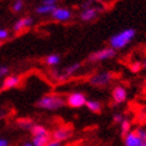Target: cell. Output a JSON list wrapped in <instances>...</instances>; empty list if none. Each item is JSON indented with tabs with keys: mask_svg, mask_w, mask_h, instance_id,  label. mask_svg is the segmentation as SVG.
Segmentation results:
<instances>
[{
	"mask_svg": "<svg viewBox=\"0 0 146 146\" xmlns=\"http://www.w3.org/2000/svg\"><path fill=\"white\" fill-rule=\"evenodd\" d=\"M135 37V30L134 29H125L122 31L117 33L116 35H114L109 40V44L110 48H113L114 50L116 49H122L127 44L131 43V41Z\"/></svg>",
	"mask_w": 146,
	"mask_h": 146,
	"instance_id": "cell-1",
	"label": "cell"
},
{
	"mask_svg": "<svg viewBox=\"0 0 146 146\" xmlns=\"http://www.w3.org/2000/svg\"><path fill=\"white\" fill-rule=\"evenodd\" d=\"M66 104V101L62 96L60 95H47L43 96L36 106L41 109H46V110H56V109L62 108Z\"/></svg>",
	"mask_w": 146,
	"mask_h": 146,
	"instance_id": "cell-2",
	"label": "cell"
},
{
	"mask_svg": "<svg viewBox=\"0 0 146 146\" xmlns=\"http://www.w3.org/2000/svg\"><path fill=\"white\" fill-rule=\"evenodd\" d=\"M111 82V74L108 72H102V73H97V74L90 77L89 83L96 88H104Z\"/></svg>",
	"mask_w": 146,
	"mask_h": 146,
	"instance_id": "cell-3",
	"label": "cell"
},
{
	"mask_svg": "<svg viewBox=\"0 0 146 146\" xmlns=\"http://www.w3.org/2000/svg\"><path fill=\"white\" fill-rule=\"evenodd\" d=\"M115 52L113 48H104V49H101L98 52H95L92 54H90L89 60L90 62H98V61H103V60L107 59H111L115 56Z\"/></svg>",
	"mask_w": 146,
	"mask_h": 146,
	"instance_id": "cell-4",
	"label": "cell"
},
{
	"mask_svg": "<svg viewBox=\"0 0 146 146\" xmlns=\"http://www.w3.org/2000/svg\"><path fill=\"white\" fill-rule=\"evenodd\" d=\"M86 96L82 92H73L70 94L66 98V103L71 108H82L86 103Z\"/></svg>",
	"mask_w": 146,
	"mask_h": 146,
	"instance_id": "cell-5",
	"label": "cell"
},
{
	"mask_svg": "<svg viewBox=\"0 0 146 146\" xmlns=\"http://www.w3.org/2000/svg\"><path fill=\"white\" fill-rule=\"evenodd\" d=\"M50 137L53 138V140L59 141V143H62L66 141L72 137V129L71 128H59L54 131Z\"/></svg>",
	"mask_w": 146,
	"mask_h": 146,
	"instance_id": "cell-6",
	"label": "cell"
},
{
	"mask_svg": "<svg viewBox=\"0 0 146 146\" xmlns=\"http://www.w3.org/2000/svg\"><path fill=\"white\" fill-rule=\"evenodd\" d=\"M123 140H125V146H138L141 143V139L138 134L137 128L131 131L128 134L123 138Z\"/></svg>",
	"mask_w": 146,
	"mask_h": 146,
	"instance_id": "cell-7",
	"label": "cell"
},
{
	"mask_svg": "<svg viewBox=\"0 0 146 146\" xmlns=\"http://www.w3.org/2000/svg\"><path fill=\"white\" fill-rule=\"evenodd\" d=\"M113 100L116 104H120V103H123L127 100V91L123 86H115L113 90Z\"/></svg>",
	"mask_w": 146,
	"mask_h": 146,
	"instance_id": "cell-8",
	"label": "cell"
},
{
	"mask_svg": "<svg viewBox=\"0 0 146 146\" xmlns=\"http://www.w3.org/2000/svg\"><path fill=\"white\" fill-rule=\"evenodd\" d=\"M52 16L54 19H56V21H68L70 18H71V11H68L67 9H55L53 12H52Z\"/></svg>",
	"mask_w": 146,
	"mask_h": 146,
	"instance_id": "cell-9",
	"label": "cell"
},
{
	"mask_svg": "<svg viewBox=\"0 0 146 146\" xmlns=\"http://www.w3.org/2000/svg\"><path fill=\"white\" fill-rule=\"evenodd\" d=\"M30 132H31L33 137H50V133L41 125H34L30 128Z\"/></svg>",
	"mask_w": 146,
	"mask_h": 146,
	"instance_id": "cell-10",
	"label": "cell"
},
{
	"mask_svg": "<svg viewBox=\"0 0 146 146\" xmlns=\"http://www.w3.org/2000/svg\"><path fill=\"white\" fill-rule=\"evenodd\" d=\"M33 23H34V19L31 17H25V18H22V19H19L16 24H15V27H13V30L15 31H21L22 29L24 28H28L30 25H33Z\"/></svg>",
	"mask_w": 146,
	"mask_h": 146,
	"instance_id": "cell-11",
	"label": "cell"
},
{
	"mask_svg": "<svg viewBox=\"0 0 146 146\" xmlns=\"http://www.w3.org/2000/svg\"><path fill=\"white\" fill-rule=\"evenodd\" d=\"M18 83H19V77H17V76H10L7 77L4 80L3 83V90H9V89H12V88H15L18 85Z\"/></svg>",
	"mask_w": 146,
	"mask_h": 146,
	"instance_id": "cell-12",
	"label": "cell"
},
{
	"mask_svg": "<svg viewBox=\"0 0 146 146\" xmlns=\"http://www.w3.org/2000/svg\"><path fill=\"white\" fill-rule=\"evenodd\" d=\"M97 16V9H94V7H89V9H85L83 12H82V19L83 21H92L94 18Z\"/></svg>",
	"mask_w": 146,
	"mask_h": 146,
	"instance_id": "cell-13",
	"label": "cell"
},
{
	"mask_svg": "<svg viewBox=\"0 0 146 146\" xmlns=\"http://www.w3.org/2000/svg\"><path fill=\"white\" fill-rule=\"evenodd\" d=\"M85 106H86V108L90 111H92L95 114H100L102 111V104L97 101H86Z\"/></svg>",
	"mask_w": 146,
	"mask_h": 146,
	"instance_id": "cell-14",
	"label": "cell"
},
{
	"mask_svg": "<svg viewBox=\"0 0 146 146\" xmlns=\"http://www.w3.org/2000/svg\"><path fill=\"white\" fill-rule=\"evenodd\" d=\"M17 125H18V127H21V128H23V129H30L35 123H34V121L31 119L22 117V119L17 120Z\"/></svg>",
	"mask_w": 146,
	"mask_h": 146,
	"instance_id": "cell-15",
	"label": "cell"
},
{
	"mask_svg": "<svg viewBox=\"0 0 146 146\" xmlns=\"http://www.w3.org/2000/svg\"><path fill=\"white\" fill-rule=\"evenodd\" d=\"M55 9H56V5H41L36 9V12L40 15H47V13H52Z\"/></svg>",
	"mask_w": 146,
	"mask_h": 146,
	"instance_id": "cell-16",
	"label": "cell"
},
{
	"mask_svg": "<svg viewBox=\"0 0 146 146\" xmlns=\"http://www.w3.org/2000/svg\"><path fill=\"white\" fill-rule=\"evenodd\" d=\"M120 127H121V137L125 138L131 132V122L128 120H122L120 123Z\"/></svg>",
	"mask_w": 146,
	"mask_h": 146,
	"instance_id": "cell-17",
	"label": "cell"
},
{
	"mask_svg": "<svg viewBox=\"0 0 146 146\" xmlns=\"http://www.w3.org/2000/svg\"><path fill=\"white\" fill-rule=\"evenodd\" d=\"M50 137H34L33 144L34 146H46V144L49 141Z\"/></svg>",
	"mask_w": 146,
	"mask_h": 146,
	"instance_id": "cell-18",
	"label": "cell"
},
{
	"mask_svg": "<svg viewBox=\"0 0 146 146\" xmlns=\"http://www.w3.org/2000/svg\"><path fill=\"white\" fill-rule=\"evenodd\" d=\"M60 62V56L58 54H52V55H48L46 59V64L49 66H55Z\"/></svg>",
	"mask_w": 146,
	"mask_h": 146,
	"instance_id": "cell-19",
	"label": "cell"
},
{
	"mask_svg": "<svg viewBox=\"0 0 146 146\" xmlns=\"http://www.w3.org/2000/svg\"><path fill=\"white\" fill-rule=\"evenodd\" d=\"M129 68L133 73H138V72H140V70L143 68V65L139 62V61H135V62H133L129 65Z\"/></svg>",
	"mask_w": 146,
	"mask_h": 146,
	"instance_id": "cell-20",
	"label": "cell"
},
{
	"mask_svg": "<svg viewBox=\"0 0 146 146\" xmlns=\"http://www.w3.org/2000/svg\"><path fill=\"white\" fill-rule=\"evenodd\" d=\"M22 9H23V1L22 0H17V1L15 3V5H13V11L18 12V11H21Z\"/></svg>",
	"mask_w": 146,
	"mask_h": 146,
	"instance_id": "cell-21",
	"label": "cell"
},
{
	"mask_svg": "<svg viewBox=\"0 0 146 146\" xmlns=\"http://www.w3.org/2000/svg\"><path fill=\"white\" fill-rule=\"evenodd\" d=\"M123 120L122 117V115L121 114H114V116H113V121L115 123H121V121Z\"/></svg>",
	"mask_w": 146,
	"mask_h": 146,
	"instance_id": "cell-22",
	"label": "cell"
},
{
	"mask_svg": "<svg viewBox=\"0 0 146 146\" xmlns=\"http://www.w3.org/2000/svg\"><path fill=\"white\" fill-rule=\"evenodd\" d=\"M9 37V33L7 30H4V29H0V40H5Z\"/></svg>",
	"mask_w": 146,
	"mask_h": 146,
	"instance_id": "cell-23",
	"label": "cell"
},
{
	"mask_svg": "<svg viewBox=\"0 0 146 146\" xmlns=\"http://www.w3.org/2000/svg\"><path fill=\"white\" fill-rule=\"evenodd\" d=\"M7 72H9V67H6V66H0V77L5 76Z\"/></svg>",
	"mask_w": 146,
	"mask_h": 146,
	"instance_id": "cell-24",
	"label": "cell"
},
{
	"mask_svg": "<svg viewBox=\"0 0 146 146\" xmlns=\"http://www.w3.org/2000/svg\"><path fill=\"white\" fill-rule=\"evenodd\" d=\"M46 146H62L61 143H59V141H55V140H52V141H48L46 144Z\"/></svg>",
	"mask_w": 146,
	"mask_h": 146,
	"instance_id": "cell-25",
	"label": "cell"
},
{
	"mask_svg": "<svg viewBox=\"0 0 146 146\" xmlns=\"http://www.w3.org/2000/svg\"><path fill=\"white\" fill-rule=\"evenodd\" d=\"M56 0H43V4L42 5H55Z\"/></svg>",
	"mask_w": 146,
	"mask_h": 146,
	"instance_id": "cell-26",
	"label": "cell"
},
{
	"mask_svg": "<svg viewBox=\"0 0 146 146\" xmlns=\"http://www.w3.org/2000/svg\"><path fill=\"white\" fill-rule=\"evenodd\" d=\"M9 143L5 140V139H0V146H7Z\"/></svg>",
	"mask_w": 146,
	"mask_h": 146,
	"instance_id": "cell-27",
	"label": "cell"
},
{
	"mask_svg": "<svg viewBox=\"0 0 146 146\" xmlns=\"http://www.w3.org/2000/svg\"><path fill=\"white\" fill-rule=\"evenodd\" d=\"M5 116V111L3 110V109H0V119H3Z\"/></svg>",
	"mask_w": 146,
	"mask_h": 146,
	"instance_id": "cell-28",
	"label": "cell"
},
{
	"mask_svg": "<svg viewBox=\"0 0 146 146\" xmlns=\"http://www.w3.org/2000/svg\"><path fill=\"white\" fill-rule=\"evenodd\" d=\"M23 146H34V144H33V143H25Z\"/></svg>",
	"mask_w": 146,
	"mask_h": 146,
	"instance_id": "cell-29",
	"label": "cell"
},
{
	"mask_svg": "<svg viewBox=\"0 0 146 146\" xmlns=\"http://www.w3.org/2000/svg\"><path fill=\"white\" fill-rule=\"evenodd\" d=\"M141 144H143V146H146V139H145L144 141H141Z\"/></svg>",
	"mask_w": 146,
	"mask_h": 146,
	"instance_id": "cell-30",
	"label": "cell"
},
{
	"mask_svg": "<svg viewBox=\"0 0 146 146\" xmlns=\"http://www.w3.org/2000/svg\"><path fill=\"white\" fill-rule=\"evenodd\" d=\"M143 67L146 68V60H145V62H144V65H143Z\"/></svg>",
	"mask_w": 146,
	"mask_h": 146,
	"instance_id": "cell-31",
	"label": "cell"
},
{
	"mask_svg": "<svg viewBox=\"0 0 146 146\" xmlns=\"http://www.w3.org/2000/svg\"><path fill=\"white\" fill-rule=\"evenodd\" d=\"M138 146H143V144H141V143H140V144H139V145H138Z\"/></svg>",
	"mask_w": 146,
	"mask_h": 146,
	"instance_id": "cell-32",
	"label": "cell"
},
{
	"mask_svg": "<svg viewBox=\"0 0 146 146\" xmlns=\"http://www.w3.org/2000/svg\"><path fill=\"white\" fill-rule=\"evenodd\" d=\"M0 44H1V42H0Z\"/></svg>",
	"mask_w": 146,
	"mask_h": 146,
	"instance_id": "cell-33",
	"label": "cell"
}]
</instances>
